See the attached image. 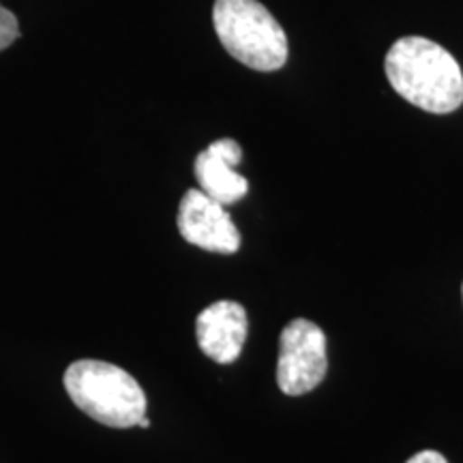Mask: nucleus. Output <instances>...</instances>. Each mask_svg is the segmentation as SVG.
<instances>
[{"label": "nucleus", "mask_w": 463, "mask_h": 463, "mask_svg": "<svg viewBox=\"0 0 463 463\" xmlns=\"http://www.w3.org/2000/svg\"><path fill=\"white\" fill-rule=\"evenodd\" d=\"M395 92L431 114H450L463 103V71L457 58L425 37H403L384 61Z\"/></svg>", "instance_id": "obj_1"}, {"label": "nucleus", "mask_w": 463, "mask_h": 463, "mask_svg": "<svg viewBox=\"0 0 463 463\" xmlns=\"http://www.w3.org/2000/svg\"><path fill=\"white\" fill-rule=\"evenodd\" d=\"M242 161L239 142L223 137L202 150L195 159V178L208 198L222 202L223 206L236 204L247 195L249 183L234 170Z\"/></svg>", "instance_id": "obj_7"}, {"label": "nucleus", "mask_w": 463, "mask_h": 463, "mask_svg": "<svg viewBox=\"0 0 463 463\" xmlns=\"http://www.w3.org/2000/svg\"><path fill=\"white\" fill-rule=\"evenodd\" d=\"M461 294H463V288H461Z\"/></svg>", "instance_id": "obj_11"}, {"label": "nucleus", "mask_w": 463, "mask_h": 463, "mask_svg": "<svg viewBox=\"0 0 463 463\" xmlns=\"http://www.w3.org/2000/svg\"><path fill=\"white\" fill-rule=\"evenodd\" d=\"M328 369L326 335L317 324L305 317L283 328L277 358V384L289 397L311 392L324 380Z\"/></svg>", "instance_id": "obj_4"}, {"label": "nucleus", "mask_w": 463, "mask_h": 463, "mask_svg": "<svg viewBox=\"0 0 463 463\" xmlns=\"http://www.w3.org/2000/svg\"><path fill=\"white\" fill-rule=\"evenodd\" d=\"M200 350L219 364H230L241 356L247 339V311L236 300H217L195 322Z\"/></svg>", "instance_id": "obj_6"}, {"label": "nucleus", "mask_w": 463, "mask_h": 463, "mask_svg": "<svg viewBox=\"0 0 463 463\" xmlns=\"http://www.w3.org/2000/svg\"><path fill=\"white\" fill-rule=\"evenodd\" d=\"M405 463H449V461L444 459L438 450H420V453H416L412 459H408Z\"/></svg>", "instance_id": "obj_9"}, {"label": "nucleus", "mask_w": 463, "mask_h": 463, "mask_svg": "<svg viewBox=\"0 0 463 463\" xmlns=\"http://www.w3.org/2000/svg\"><path fill=\"white\" fill-rule=\"evenodd\" d=\"M178 232L189 245L213 253H236L241 234L222 202L208 198L202 189H189L178 206Z\"/></svg>", "instance_id": "obj_5"}, {"label": "nucleus", "mask_w": 463, "mask_h": 463, "mask_svg": "<svg viewBox=\"0 0 463 463\" xmlns=\"http://www.w3.org/2000/svg\"><path fill=\"white\" fill-rule=\"evenodd\" d=\"M20 37V26H17V17L0 5V52L9 48L11 43L17 42Z\"/></svg>", "instance_id": "obj_8"}, {"label": "nucleus", "mask_w": 463, "mask_h": 463, "mask_svg": "<svg viewBox=\"0 0 463 463\" xmlns=\"http://www.w3.org/2000/svg\"><path fill=\"white\" fill-rule=\"evenodd\" d=\"M137 427H142V430H148V427H150V420L146 419V416H144V419L140 420V425H137Z\"/></svg>", "instance_id": "obj_10"}, {"label": "nucleus", "mask_w": 463, "mask_h": 463, "mask_svg": "<svg viewBox=\"0 0 463 463\" xmlns=\"http://www.w3.org/2000/svg\"><path fill=\"white\" fill-rule=\"evenodd\" d=\"M65 391L86 416L114 430L137 427L146 395L131 373L103 361H75L65 372Z\"/></svg>", "instance_id": "obj_2"}, {"label": "nucleus", "mask_w": 463, "mask_h": 463, "mask_svg": "<svg viewBox=\"0 0 463 463\" xmlns=\"http://www.w3.org/2000/svg\"><path fill=\"white\" fill-rule=\"evenodd\" d=\"M213 24L230 56L256 71H277L288 61V37L258 0H215Z\"/></svg>", "instance_id": "obj_3"}]
</instances>
